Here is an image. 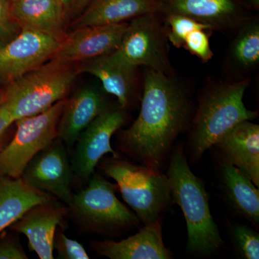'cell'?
<instances>
[{
	"instance_id": "836d02e7",
	"label": "cell",
	"mask_w": 259,
	"mask_h": 259,
	"mask_svg": "<svg viewBox=\"0 0 259 259\" xmlns=\"http://www.w3.org/2000/svg\"><path fill=\"white\" fill-rule=\"evenodd\" d=\"M71 0H61V2H62L63 4H64L65 7V9H67L68 7H69V5L70 4V3H71Z\"/></svg>"
},
{
	"instance_id": "603a6c76",
	"label": "cell",
	"mask_w": 259,
	"mask_h": 259,
	"mask_svg": "<svg viewBox=\"0 0 259 259\" xmlns=\"http://www.w3.org/2000/svg\"><path fill=\"white\" fill-rule=\"evenodd\" d=\"M231 48L234 64L243 69L254 68L259 62V23L249 19L239 27Z\"/></svg>"
},
{
	"instance_id": "f546056e",
	"label": "cell",
	"mask_w": 259,
	"mask_h": 259,
	"mask_svg": "<svg viewBox=\"0 0 259 259\" xmlns=\"http://www.w3.org/2000/svg\"><path fill=\"white\" fill-rule=\"evenodd\" d=\"M14 120L10 116L9 112L7 110L4 102L0 105V150L2 149V144L4 140L5 135L7 131L14 123Z\"/></svg>"
},
{
	"instance_id": "44dd1931",
	"label": "cell",
	"mask_w": 259,
	"mask_h": 259,
	"mask_svg": "<svg viewBox=\"0 0 259 259\" xmlns=\"http://www.w3.org/2000/svg\"><path fill=\"white\" fill-rule=\"evenodd\" d=\"M220 178L223 192L232 208L258 226L259 191L254 184L236 167L223 160L220 166Z\"/></svg>"
},
{
	"instance_id": "8992f818",
	"label": "cell",
	"mask_w": 259,
	"mask_h": 259,
	"mask_svg": "<svg viewBox=\"0 0 259 259\" xmlns=\"http://www.w3.org/2000/svg\"><path fill=\"white\" fill-rule=\"evenodd\" d=\"M88 182L84 189L73 194L68 207L80 226L99 234L119 233L139 226L136 214L116 197L117 185L94 174Z\"/></svg>"
},
{
	"instance_id": "ba28073f",
	"label": "cell",
	"mask_w": 259,
	"mask_h": 259,
	"mask_svg": "<svg viewBox=\"0 0 259 259\" xmlns=\"http://www.w3.org/2000/svg\"><path fill=\"white\" fill-rule=\"evenodd\" d=\"M65 102L64 99L41 113L15 121L14 137L0 150V177L20 178L29 162L57 139Z\"/></svg>"
},
{
	"instance_id": "cb8c5ba5",
	"label": "cell",
	"mask_w": 259,
	"mask_h": 259,
	"mask_svg": "<svg viewBox=\"0 0 259 259\" xmlns=\"http://www.w3.org/2000/svg\"><path fill=\"white\" fill-rule=\"evenodd\" d=\"M166 28L165 30L167 38L174 47L178 49L182 47L185 37L191 32L195 30H212L208 25L182 15H166Z\"/></svg>"
},
{
	"instance_id": "d6986e66",
	"label": "cell",
	"mask_w": 259,
	"mask_h": 259,
	"mask_svg": "<svg viewBox=\"0 0 259 259\" xmlns=\"http://www.w3.org/2000/svg\"><path fill=\"white\" fill-rule=\"evenodd\" d=\"M158 0H92L71 23L74 29L125 23L148 13H158Z\"/></svg>"
},
{
	"instance_id": "3957f363",
	"label": "cell",
	"mask_w": 259,
	"mask_h": 259,
	"mask_svg": "<svg viewBox=\"0 0 259 259\" xmlns=\"http://www.w3.org/2000/svg\"><path fill=\"white\" fill-rule=\"evenodd\" d=\"M248 85L246 79L218 83L202 95L189 137L192 158L200 159L230 130L240 122L258 117L257 111L248 110L243 103Z\"/></svg>"
},
{
	"instance_id": "ac0fdd59",
	"label": "cell",
	"mask_w": 259,
	"mask_h": 259,
	"mask_svg": "<svg viewBox=\"0 0 259 259\" xmlns=\"http://www.w3.org/2000/svg\"><path fill=\"white\" fill-rule=\"evenodd\" d=\"M12 14L21 28L42 32L62 41L66 37V9L61 0H16Z\"/></svg>"
},
{
	"instance_id": "d6a6232c",
	"label": "cell",
	"mask_w": 259,
	"mask_h": 259,
	"mask_svg": "<svg viewBox=\"0 0 259 259\" xmlns=\"http://www.w3.org/2000/svg\"><path fill=\"white\" fill-rule=\"evenodd\" d=\"M5 101V90H0V105Z\"/></svg>"
},
{
	"instance_id": "6da1fadb",
	"label": "cell",
	"mask_w": 259,
	"mask_h": 259,
	"mask_svg": "<svg viewBox=\"0 0 259 259\" xmlns=\"http://www.w3.org/2000/svg\"><path fill=\"white\" fill-rule=\"evenodd\" d=\"M188 94L173 75L147 69L141 107L119 136V147L141 164L161 171L175 140L190 122Z\"/></svg>"
},
{
	"instance_id": "4316f807",
	"label": "cell",
	"mask_w": 259,
	"mask_h": 259,
	"mask_svg": "<svg viewBox=\"0 0 259 259\" xmlns=\"http://www.w3.org/2000/svg\"><path fill=\"white\" fill-rule=\"evenodd\" d=\"M207 31L209 30H195L191 32L185 37L182 45V48H185L192 55L198 57L203 63L210 60L213 56Z\"/></svg>"
},
{
	"instance_id": "30bf717a",
	"label": "cell",
	"mask_w": 259,
	"mask_h": 259,
	"mask_svg": "<svg viewBox=\"0 0 259 259\" xmlns=\"http://www.w3.org/2000/svg\"><path fill=\"white\" fill-rule=\"evenodd\" d=\"M21 177L28 185L51 194L67 207L71 204L72 168L66 146L59 139L29 162Z\"/></svg>"
},
{
	"instance_id": "9c48e42d",
	"label": "cell",
	"mask_w": 259,
	"mask_h": 259,
	"mask_svg": "<svg viewBox=\"0 0 259 259\" xmlns=\"http://www.w3.org/2000/svg\"><path fill=\"white\" fill-rule=\"evenodd\" d=\"M126 120L125 109L120 105L109 106L83 130L76 144L71 164L73 174L79 180L88 182L105 155L119 157L111 146L112 136Z\"/></svg>"
},
{
	"instance_id": "4dcf8cb0",
	"label": "cell",
	"mask_w": 259,
	"mask_h": 259,
	"mask_svg": "<svg viewBox=\"0 0 259 259\" xmlns=\"http://www.w3.org/2000/svg\"><path fill=\"white\" fill-rule=\"evenodd\" d=\"M92 0H71L66 10V16H76L80 15L91 3Z\"/></svg>"
},
{
	"instance_id": "e575fe53",
	"label": "cell",
	"mask_w": 259,
	"mask_h": 259,
	"mask_svg": "<svg viewBox=\"0 0 259 259\" xmlns=\"http://www.w3.org/2000/svg\"><path fill=\"white\" fill-rule=\"evenodd\" d=\"M12 2L16 1V0H11Z\"/></svg>"
},
{
	"instance_id": "2e32d148",
	"label": "cell",
	"mask_w": 259,
	"mask_h": 259,
	"mask_svg": "<svg viewBox=\"0 0 259 259\" xmlns=\"http://www.w3.org/2000/svg\"><path fill=\"white\" fill-rule=\"evenodd\" d=\"M92 247L97 254L110 259H169L170 250L162 236V218L144 225L136 234L120 241H95Z\"/></svg>"
},
{
	"instance_id": "8fae6325",
	"label": "cell",
	"mask_w": 259,
	"mask_h": 259,
	"mask_svg": "<svg viewBox=\"0 0 259 259\" xmlns=\"http://www.w3.org/2000/svg\"><path fill=\"white\" fill-rule=\"evenodd\" d=\"M60 42L42 32L22 28L0 48V83L9 84L50 61Z\"/></svg>"
},
{
	"instance_id": "ffe728a7",
	"label": "cell",
	"mask_w": 259,
	"mask_h": 259,
	"mask_svg": "<svg viewBox=\"0 0 259 259\" xmlns=\"http://www.w3.org/2000/svg\"><path fill=\"white\" fill-rule=\"evenodd\" d=\"M55 199L22 179L0 177V233L14 224L28 209Z\"/></svg>"
},
{
	"instance_id": "d4e9b609",
	"label": "cell",
	"mask_w": 259,
	"mask_h": 259,
	"mask_svg": "<svg viewBox=\"0 0 259 259\" xmlns=\"http://www.w3.org/2000/svg\"><path fill=\"white\" fill-rule=\"evenodd\" d=\"M231 234L240 255L245 259H258L259 235L249 227L236 225Z\"/></svg>"
},
{
	"instance_id": "7a4b0ae2",
	"label": "cell",
	"mask_w": 259,
	"mask_h": 259,
	"mask_svg": "<svg viewBox=\"0 0 259 259\" xmlns=\"http://www.w3.org/2000/svg\"><path fill=\"white\" fill-rule=\"evenodd\" d=\"M166 175L172 201L185 215L187 250L199 255L215 253L223 246V241L211 214L203 182L191 170L182 146L174 150Z\"/></svg>"
},
{
	"instance_id": "5bb4252c",
	"label": "cell",
	"mask_w": 259,
	"mask_h": 259,
	"mask_svg": "<svg viewBox=\"0 0 259 259\" xmlns=\"http://www.w3.org/2000/svg\"><path fill=\"white\" fill-rule=\"evenodd\" d=\"M68 212L66 204L54 199L31 207L10 228L26 236L29 249L39 258L53 259L54 235Z\"/></svg>"
},
{
	"instance_id": "f1b7e54d",
	"label": "cell",
	"mask_w": 259,
	"mask_h": 259,
	"mask_svg": "<svg viewBox=\"0 0 259 259\" xmlns=\"http://www.w3.org/2000/svg\"><path fill=\"white\" fill-rule=\"evenodd\" d=\"M20 243L15 236H8L0 239V259H28Z\"/></svg>"
},
{
	"instance_id": "484cf974",
	"label": "cell",
	"mask_w": 259,
	"mask_h": 259,
	"mask_svg": "<svg viewBox=\"0 0 259 259\" xmlns=\"http://www.w3.org/2000/svg\"><path fill=\"white\" fill-rule=\"evenodd\" d=\"M54 250L57 252L58 258H90L81 243L66 236L63 230V226H59L56 229L54 238Z\"/></svg>"
},
{
	"instance_id": "1f68e13d",
	"label": "cell",
	"mask_w": 259,
	"mask_h": 259,
	"mask_svg": "<svg viewBox=\"0 0 259 259\" xmlns=\"http://www.w3.org/2000/svg\"><path fill=\"white\" fill-rule=\"evenodd\" d=\"M248 4L251 8L258 9L259 8V0H248Z\"/></svg>"
},
{
	"instance_id": "7402d4cb",
	"label": "cell",
	"mask_w": 259,
	"mask_h": 259,
	"mask_svg": "<svg viewBox=\"0 0 259 259\" xmlns=\"http://www.w3.org/2000/svg\"><path fill=\"white\" fill-rule=\"evenodd\" d=\"M79 73H87L97 78L106 93L117 99L122 108H127L132 102L135 71L117 64L109 55L99 56L80 62Z\"/></svg>"
},
{
	"instance_id": "9a60e30c",
	"label": "cell",
	"mask_w": 259,
	"mask_h": 259,
	"mask_svg": "<svg viewBox=\"0 0 259 259\" xmlns=\"http://www.w3.org/2000/svg\"><path fill=\"white\" fill-rule=\"evenodd\" d=\"M107 106L100 89L86 86L66 100L58 125L57 139L68 150H72L83 130Z\"/></svg>"
},
{
	"instance_id": "83f0119b",
	"label": "cell",
	"mask_w": 259,
	"mask_h": 259,
	"mask_svg": "<svg viewBox=\"0 0 259 259\" xmlns=\"http://www.w3.org/2000/svg\"><path fill=\"white\" fill-rule=\"evenodd\" d=\"M11 0H0V48L20 33L21 27L12 14Z\"/></svg>"
},
{
	"instance_id": "e0dca14e",
	"label": "cell",
	"mask_w": 259,
	"mask_h": 259,
	"mask_svg": "<svg viewBox=\"0 0 259 259\" xmlns=\"http://www.w3.org/2000/svg\"><path fill=\"white\" fill-rule=\"evenodd\" d=\"M223 161L240 170L259 187V125L243 121L222 136L214 146Z\"/></svg>"
},
{
	"instance_id": "7c38bea8",
	"label": "cell",
	"mask_w": 259,
	"mask_h": 259,
	"mask_svg": "<svg viewBox=\"0 0 259 259\" xmlns=\"http://www.w3.org/2000/svg\"><path fill=\"white\" fill-rule=\"evenodd\" d=\"M127 23L94 25L74 29L59 44L50 59L64 64L82 61L109 55L118 47Z\"/></svg>"
},
{
	"instance_id": "52a82bcc",
	"label": "cell",
	"mask_w": 259,
	"mask_h": 259,
	"mask_svg": "<svg viewBox=\"0 0 259 259\" xmlns=\"http://www.w3.org/2000/svg\"><path fill=\"white\" fill-rule=\"evenodd\" d=\"M156 13L141 15L127 24L118 47L110 54L112 60L130 71L145 66L158 72L173 75L166 30Z\"/></svg>"
},
{
	"instance_id": "5b68a950",
	"label": "cell",
	"mask_w": 259,
	"mask_h": 259,
	"mask_svg": "<svg viewBox=\"0 0 259 259\" xmlns=\"http://www.w3.org/2000/svg\"><path fill=\"white\" fill-rule=\"evenodd\" d=\"M102 171L112 179L122 198L144 225L154 222L171 203L166 175L119 157L105 160Z\"/></svg>"
},
{
	"instance_id": "4fadbf2b",
	"label": "cell",
	"mask_w": 259,
	"mask_h": 259,
	"mask_svg": "<svg viewBox=\"0 0 259 259\" xmlns=\"http://www.w3.org/2000/svg\"><path fill=\"white\" fill-rule=\"evenodd\" d=\"M158 12L188 17L212 30L238 28L250 18L239 0H164Z\"/></svg>"
},
{
	"instance_id": "277c9868",
	"label": "cell",
	"mask_w": 259,
	"mask_h": 259,
	"mask_svg": "<svg viewBox=\"0 0 259 259\" xmlns=\"http://www.w3.org/2000/svg\"><path fill=\"white\" fill-rule=\"evenodd\" d=\"M79 74L77 64L49 61L7 85L5 107L14 122L41 113L65 99Z\"/></svg>"
}]
</instances>
